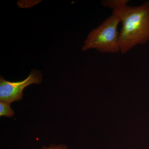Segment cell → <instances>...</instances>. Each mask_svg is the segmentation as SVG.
Wrapping results in <instances>:
<instances>
[{
	"label": "cell",
	"instance_id": "1",
	"mask_svg": "<svg viewBox=\"0 0 149 149\" xmlns=\"http://www.w3.org/2000/svg\"><path fill=\"white\" fill-rule=\"evenodd\" d=\"M128 0H104L102 5L112 10L119 16L122 27L119 31L120 52L126 54L134 47L149 41V1L136 6Z\"/></svg>",
	"mask_w": 149,
	"mask_h": 149
},
{
	"label": "cell",
	"instance_id": "2",
	"mask_svg": "<svg viewBox=\"0 0 149 149\" xmlns=\"http://www.w3.org/2000/svg\"><path fill=\"white\" fill-rule=\"evenodd\" d=\"M119 16L113 13L110 16L89 33L82 48L83 52L95 49L103 53L116 54L120 52Z\"/></svg>",
	"mask_w": 149,
	"mask_h": 149
},
{
	"label": "cell",
	"instance_id": "3",
	"mask_svg": "<svg viewBox=\"0 0 149 149\" xmlns=\"http://www.w3.org/2000/svg\"><path fill=\"white\" fill-rule=\"evenodd\" d=\"M42 80V72L33 69L29 76L24 80L13 82L7 81L1 76L0 78V101L11 104L22 100L23 90L33 84H40Z\"/></svg>",
	"mask_w": 149,
	"mask_h": 149
},
{
	"label": "cell",
	"instance_id": "4",
	"mask_svg": "<svg viewBox=\"0 0 149 149\" xmlns=\"http://www.w3.org/2000/svg\"><path fill=\"white\" fill-rule=\"evenodd\" d=\"M11 104L0 101V116H6L10 118L15 115V111L11 107Z\"/></svg>",
	"mask_w": 149,
	"mask_h": 149
},
{
	"label": "cell",
	"instance_id": "5",
	"mask_svg": "<svg viewBox=\"0 0 149 149\" xmlns=\"http://www.w3.org/2000/svg\"><path fill=\"white\" fill-rule=\"evenodd\" d=\"M40 149H69L68 147L64 144H60L58 145L51 144L49 147L43 146Z\"/></svg>",
	"mask_w": 149,
	"mask_h": 149
}]
</instances>
